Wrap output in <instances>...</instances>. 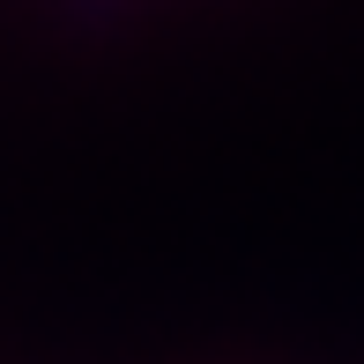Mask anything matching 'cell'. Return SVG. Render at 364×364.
<instances>
[]
</instances>
